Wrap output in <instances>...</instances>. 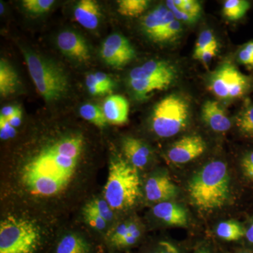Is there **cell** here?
Masks as SVG:
<instances>
[{
	"mask_svg": "<svg viewBox=\"0 0 253 253\" xmlns=\"http://www.w3.org/2000/svg\"><path fill=\"white\" fill-rule=\"evenodd\" d=\"M236 125L241 133L253 138V104H247L236 118Z\"/></svg>",
	"mask_w": 253,
	"mask_h": 253,
	"instance_id": "24",
	"label": "cell"
},
{
	"mask_svg": "<svg viewBox=\"0 0 253 253\" xmlns=\"http://www.w3.org/2000/svg\"><path fill=\"white\" fill-rule=\"evenodd\" d=\"M238 60L241 64L253 67V41L250 42L241 48L238 54Z\"/></svg>",
	"mask_w": 253,
	"mask_h": 253,
	"instance_id": "32",
	"label": "cell"
},
{
	"mask_svg": "<svg viewBox=\"0 0 253 253\" xmlns=\"http://www.w3.org/2000/svg\"><path fill=\"white\" fill-rule=\"evenodd\" d=\"M16 134V128L10 125L7 119L0 116V137L2 140L14 138Z\"/></svg>",
	"mask_w": 253,
	"mask_h": 253,
	"instance_id": "33",
	"label": "cell"
},
{
	"mask_svg": "<svg viewBox=\"0 0 253 253\" xmlns=\"http://www.w3.org/2000/svg\"><path fill=\"white\" fill-rule=\"evenodd\" d=\"M83 147L82 136H70L46 146L32 158L22 175L30 192L42 196L61 192L76 171Z\"/></svg>",
	"mask_w": 253,
	"mask_h": 253,
	"instance_id": "1",
	"label": "cell"
},
{
	"mask_svg": "<svg viewBox=\"0 0 253 253\" xmlns=\"http://www.w3.org/2000/svg\"><path fill=\"white\" fill-rule=\"evenodd\" d=\"M80 114L82 118L92 123L98 127H105L107 125V121L103 112L102 108L93 104H85L80 108Z\"/></svg>",
	"mask_w": 253,
	"mask_h": 253,
	"instance_id": "23",
	"label": "cell"
},
{
	"mask_svg": "<svg viewBox=\"0 0 253 253\" xmlns=\"http://www.w3.org/2000/svg\"><path fill=\"white\" fill-rule=\"evenodd\" d=\"M196 253H211L208 250L206 249H200Z\"/></svg>",
	"mask_w": 253,
	"mask_h": 253,
	"instance_id": "41",
	"label": "cell"
},
{
	"mask_svg": "<svg viewBox=\"0 0 253 253\" xmlns=\"http://www.w3.org/2000/svg\"><path fill=\"white\" fill-rule=\"evenodd\" d=\"M174 18L167 6L160 4L143 18L141 28L144 34L156 42L163 30Z\"/></svg>",
	"mask_w": 253,
	"mask_h": 253,
	"instance_id": "11",
	"label": "cell"
},
{
	"mask_svg": "<svg viewBox=\"0 0 253 253\" xmlns=\"http://www.w3.org/2000/svg\"><path fill=\"white\" fill-rule=\"evenodd\" d=\"M44 242L35 223L23 218H5L0 224V253H42Z\"/></svg>",
	"mask_w": 253,
	"mask_h": 253,
	"instance_id": "5",
	"label": "cell"
},
{
	"mask_svg": "<svg viewBox=\"0 0 253 253\" xmlns=\"http://www.w3.org/2000/svg\"><path fill=\"white\" fill-rule=\"evenodd\" d=\"M251 78L230 62L221 64L212 73L208 89L218 99L231 101L242 97L251 89Z\"/></svg>",
	"mask_w": 253,
	"mask_h": 253,
	"instance_id": "7",
	"label": "cell"
},
{
	"mask_svg": "<svg viewBox=\"0 0 253 253\" xmlns=\"http://www.w3.org/2000/svg\"><path fill=\"white\" fill-rule=\"evenodd\" d=\"M206 149V142L201 136H185L172 144L168 158L173 163L184 164L201 156Z\"/></svg>",
	"mask_w": 253,
	"mask_h": 253,
	"instance_id": "9",
	"label": "cell"
},
{
	"mask_svg": "<svg viewBox=\"0 0 253 253\" xmlns=\"http://www.w3.org/2000/svg\"><path fill=\"white\" fill-rule=\"evenodd\" d=\"M20 108L16 106H6L3 107L1 109V113H0V116L1 117L8 118L14 116L16 113L20 111Z\"/></svg>",
	"mask_w": 253,
	"mask_h": 253,
	"instance_id": "38",
	"label": "cell"
},
{
	"mask_svg": "<svg viewBox=\"0 0 253 253\" xmlns=\"http://www.w3.org/2000/svg\"><path fill=\"white\" fill-rule=\"evenodd\" d=\"M94 76L100 84L106 86V87L113 91L115 86V83L112 78L110 77L109 75L102 72H96L94 73Z\"/></svg>",
	"mask_w": 253,
	"mask_h": 253,
	"instance_id": "36",
	"label": "cell"
},
{
	"mask_svg": "<svg viewBox=\"0 0 253 253\" xmlns=\"http://www.w3.org/2000/svg\"><path fill=\"white\" fill-rule=\"evenodd\" d=\"M54 4V0H23V8L33 14H42L47 12Z\"/></svg>",
	"mask_w": 253,
	"mask_h": 253,
	"instance_id": "27",
	"label": "cell"
},
{
	"mask_svg": "<svg viewBox=\"0 0 253 253\" xmlns=\"http://www.w3.org/2000/svg\"><path fill=\"white\" fill-rule=\"evenodd\" d=\"M241 168L246 177L253 181V151L245 155L241 161Z\"/></svg>",
	"mask_w": 253,
	"mask_h": 253,
	"instance_id": "34",
	"label": "cell"
},
{
	"mask_svg": "<svg viewBox=\"0 0 253 253\" xmlns=\"http://www.w3.org/2000/svg\"><path fill=\"white\" fill-rule=\"evenodd\" d=\"M246 238L251 244H253V224L246 232Z\"/></svg>",
	"mask_w": 253,
	"mask_h": 253,
	"instance_id": "40",
	"label": "cell"
},
{
	"mask_svg": "<svg viewBox=\"0 0 253 253\" xmlns=\"http://www.w3.org/2000/svg\"><path fill=\"white\" fill-rule=\"evenodd\" d=\"M0 10H1V11H0V14H3V13H4V5H3L2 2H1V4H0Z\"/></svg>",
	"mask_w": 253,
	"mask_h": 253,
	"instance_id": "42",
	"label": "cell"
},
{
	"mask_svg": "<svg viewBox=\"0 0 253 253\" xmlns=\"http://www.w3.org/2000/svg\"><path fill=\"white\" fill-rule=\"evenodd\" d=\"M188 191L191 201L202 211H212L225 205L230 194L227 167L220 161L206 165L193 176Z\"/></svg>",
	"mask_w": 253,
	"mask_h": 253,
	"instance_id": "2",
	"label": "cell"
},
{
	"mask_svg": "<svg viewBox=\"0 0 253 253\" xmlns=\"http://www.w3.org/2000/svg\"><path fill=\"white\" fill-rule=\"evenodd\" d=\"M201 116L204 123L216 132H225L231 128L230 119L217 101H206L202 107Z\"/></svg>",
	"mask_w": 253,
	"mask_h": 253,
	"instance_id": "13",
	"label": "cell"
},
{
	"mask_svg": "<svg viewBox=\"0 0 253 253\" xmlns=\"http://www.w3.org/2000/svg\"><path fill=\"white\" fill-rule=\"evenodd\" d=\"M217 235L226 241H236L246 235L244 228L235 221H222L216 229Z\"/></svg>",
	"mask_w": 253,
	"mask_h": 253,
	"instance_id": "21",
	"label": "cell"
},
{
	"mask_svg": "<svg viewBox=\"0 0 253 253\" xmlns=\"http://www.w3.org/2000/svg\"><path fill=\"white\" fill-rule=\"evenodd\" d=\"M85 208L99 214L106 222L113 219L112 208L110 207L106 200H93L89 204H86Z\"/></svg>",
	"mask_w": 253,
	"mask_h": 253,
	"instance_id": "28",
	"label": "cell"
},
{
	"mask_svg": "<svg viewBox=\"0 0 253 253\" xmlns=\"http://www.w3.org/2000/svg\"><path fill=\"white\" fill-rule=\"evenodd\" d=\"M103 112L107 122L114 126H121L128 121L129 105L121 95H111L103 103Z\"/></svg>",
	"mask_w": 253,
	"mask_h": 253,
	"instance_id": "14",
	"label": "cell"
},
{
	"mask_svg": "<svg viewBox=\"0 0 253 253\" xmlns=\"http://www.w3.org/2000/svg\"><path fill=\"white\" fill-rule=\"evenodd\" d=\"M151 253H179L175 246L166 241H161L158 245V249Z\"/></svg>",
	"mask_w": 253,
	"mask_h": 253,
	"instance_id": "37",
	"label": "cell"
},
{
	"mask_svg": "<svg viewBox=\"0 0 253 253\" xmlns=\"http://www.w3.org/2000/svg\"><path fill=\"white\" fill-rule=\"evenodd\" d=\"M189 114V104L184 96L168 95L155 106L151 115V127L159 137H171L185 129Z\"/></svg>",
	"mask_w": 253,
	"mask_h": 253,
	"instance_id": "6",
	"label": "cell"
},
{
	"mask_svg": "<svg viewBox=\"0 0 253 253\" xmlns=\"http://www.w3.org/2000/svg\"><path fill=\"white\" fill-rule=\"evenodd\" d=\"M74 17L83 27L96 29L101 21V8L94 0H81L75 7Z\"/></svg>",
	"mask_w": 253,
	"mask_h": 253,
	"instance_id": "15",
	"label": "cell"
},
{
	"mask_svg": "<svg viewBox=\"0 0 253 253\" xmlns=\"http://www.w3.org/2000/svg\"><path fill=\"white\" fill-rule=\"evenodd\" d=\"M249 253V252H244V253Z\"/></svg>",
	"mask_w": 253,
	"mask_h": 253,
	"instance_id": "43",
	"label": "cell"
},
{
	"mask_svg": "<svg viewBox=\"0 0 253 253\" xmlns=\"http://www.w3.org/2000/svg\"><path fill=\"white\" fill-rule=\"evenodd\" d=\"M92 245L79 234H68L56 243L52 253H93Z\"/></svg>",
	"mask_w": 253,
	"mask_h": 253,
	"instance_id": "18",
	"label": "cell"
},
{
	"mask_svg": "<svg viewBox=\"0 0 253 253\" xmlns=\"http://www.w3.org/2000/svg\"><path fill=\"white\" fill-rule=\"evenodd\" d=\"M7 121L10 123V125L15 128L21 126V121H22V111H21V110H20L14 116L8 118Z\"/></svg>",
	"mask_w": 253,
	"mask_h": 253,
	"instance_id": "39",
	"label": "cell"
},
{
	"mask_svg": "<svg viewBox=\"0 0 253 253\" xmlns=\"http://www.w3.org/2000/svg\"><path fill=\"white\" fill-rule=\"evenodd\" d=\"M123 150L128 162L136 169L144 168L149 163L151 150L139 139L126 137L123 141Z\"/></svg>",
	"mask_w": 253,
	"mask_h": 253,
	"instance_id": "16",
	"label": "cell"
},
{
	"mask_svg": "<svg viewBox=\"0 0 253 253\" xmlns=\"http://www.w3.org/2000/svg\"><path fill=\"white\" fill-rule=\"evenodd\" d=\"M181 31H182L181 23L174 18L163 30L160 36H158L156 43H167L174 41L180 36Z\"/></svg>",
	"mask_w": 253,
	"mask_h": 253,
	"instance_id": "25",
	"label": "cell"
},
{
	"mask_svg": "<svg viewBox=\"0 0 253 253\" xmlns=\"http://www.w3.org/2000/svg\"><path fill=\"white\" fill-rule=\"evenodd\" d=\"M101 56L103 61L111 67L122 68L134 60L136 52L126 37L113 33L103 42Z\"/></svg>",
	"mask_w": 253,
	"mask_h": 253,
	"instance_id": "8",
	"label": "cell"
},
{
	"mask_svg": "<svg viewBox=\"0 0 253 253\" xmlns=\"http://www.w3.org/2000/svg\"><path fill=\"white\" fill-rule=\"evenodd\" d=\"M215 37L212 31L210 30H205L200 34L197 41H196V46L194 52V59H199L200 55L202 54L205 50L207 49L214 43L217 42Z\"/></svg>",
	"mask_w": 253,
	"mask_h": 253,
	"instance_id": "26",
	"label": "cell"
},
{
	"mask_svg": "<svg viewBox=\"0 0 253 253\" xmlns=\"http://www.w3.org/2000/svg\"><path fill=\"white\" fill-rule=\"evenodd\" d=\"M21 81L14 68L4 59L0 60V94L7 97L19 89Z\"/></svg>",
	"mask_w": 253,
	"mask_h": 253,
	"instance_id": "19",
	"label": "cell"
},
{
	"mask_svg": "<svg viewBox=\"0 0 253 253\" xmlns=\"http://www.w3.org/2000/svg\"><path fill=\"white\" fill-rule=\"evenodd\" d=\"M149 4L147 0H120L118 1V11L126 17H137L146 11Z\"/></svg>",
	"mask_w": 253,
	"mask_h": 253,
	"instance_id": "22",
	"label": "cell"
},
{
	"mask_svg": "<svg viewBox=\"0 0 253 253\" xmlns=\"http://www.w3.org/2000/svg\"><path fill=\"white\" fill-rule=\"evenodd\" d=\"M84 217L86 223L91 227L99 231L103 230L106 228V221L101 216L93 212L91 210L84 208Z\"/></svg>",
	"mask_w": 253,
	"mask_h": 253,
	"instance_id": "31",
	"label": "cell"
},
{
	"mask_svg": "<svg viewBox=\"0 0 253 253\" xmlns=\"http://www.w3.org/2000/svg\"><path fill=\"white\" fill-rule=\"evenodd\" d=\"M173 2L176 7L188 14L199 18L201 17L202 6L199 1L196 0H173Z\"/></svg>",
	"mask_w": 253,
	"mask_h": 253,
	"instance_id": "29",
	"label": "cell"
},
{
	"mask_svg": "<svg viewBox=\"0 0 253 253\" xmlns=\"http://www.w3.org/2000/svg\"><path fill=\"white\" fill-rule=\"evenodd\" d=\"M140 195V179L137 169L122 158L110 163L104 187V198L112 210L122 211L134 206Z\"/></svg>",
	"mask_w": 253,
	"mask_h": 253,
	"instance_id": "3",
	"label": "cell"
},
{
	"mask_svg": "<svg viewBox=\"0 0 253 253\" xmlns=\"http://www.w3.org/2000/svg\"><path fill=\"white\" fill-rule=\"evenodd\" d=\"M23 54L30 76L37 91L46 102L58 101L67 93V75L58 63L31 51L23 49Z\"/></svg>",
	"mask_w": 253,
	"mask_h": 253,
	"instance_id": "4",
	"label": "cell"
},
{
	"mask_svg": "<svg viewBox=\"0 0 253 253\" xmlns=\"http://www.w3.org/2000/svg\"><path fill=\"white\" fill-rule=\"evenodd\" d=\"M56 44L60 51L70 59L80 63H85L90 59V49L87 43L76 32H61L56 38Z\"/></svg>",
	"mask_w": 253,
	"mask_h": 253,
	"instance_id": "10",
	"label": "cell"
},
{
	"mask_svg": "<svg viewBox=\"0 0 253 253\" xmlns=\"http://www.w3.org/2000/svg\"><path fill=\"white\" fill-rule=\"evenodd\" d=\"M218 51V43H214L207 49L205 50L204 52L200 55L199 61H201L204 64L207 65L211 62V60L216 56Z\"/></svg>",
	"mask_w": 253,
	"mask_h": 253,
	"instance_id": "35",
	"label": "cell"
},
{
	"mask_svg": "<svg viewBox=\"0 0 253 253\" xmlns=\"http://www.w3.org/2000/svg\"><path fill=\"white\" fill-rule=\"evenodd\" d=\"M153 213L158 219L171 226H185L187 214L185 210L174 203H159L153 208Z\"/></svg>",
	"mask_w": 253,
	"mask_h": 253,
	"instance_id": "17",
	"label": "cell"
},
{
	"mask_svg": "<svg viewBox=\"0 0 253 253\" xmlns=\"http://www.w3.org/2000/svg\"><path fill=\"white\" fill-rule=\"evenodd\" d=\"M166 6L174 15V18L177 21H179V22L191 25L197 22L198 20L199 19V18L188 14L186 11L176 7L174 2H173V0H168V1H166Z\"/></svg>",
	"mask_w": 253,
	"mask_h": 253,
	"instance_id": "30",
	"label": "cell"
},
{
	"mask_svg": "<svg viewBox=\"0 0 253 253\" xmlns=\"http://www.w3.org/2000/svg\"><path fill=\"white\" fill-rule=\"evenodd\" d=\"M145 193L148 201L159 204L174 198L176 194V188L169 176L161 174L148 179Z\"/></svg>",
	"mask_w": 253,
	"mask_h": 253,
	"instance_id": "12",
	"label": "cell"
},
{
	"mask_svg": "<svg viewBox=\"0 0 253 253\" xmlns=\"http://www.w3.org/2000/svg\"><path fill=\"white\" fill-rule=\"evenodd\" d=\"M251 7V3L246 0H226L222 8V14L229 21L241 19Z\"/></svg>",
	"mask_w": 253,
	"mask_h": 253,
	"instance_id": "20",
	"label": "cell"
}]
</instances>
